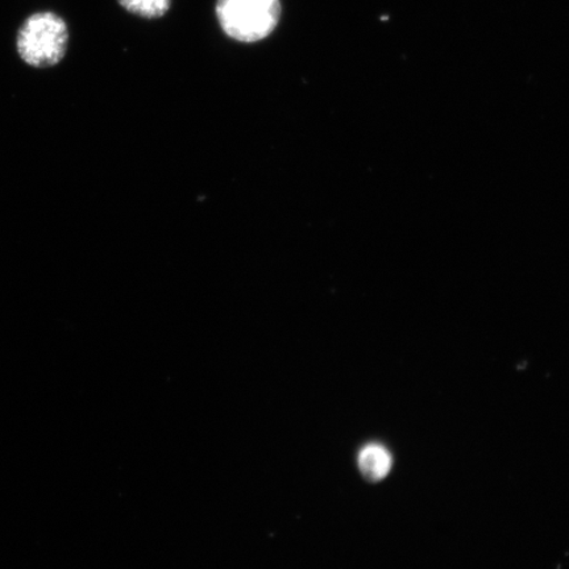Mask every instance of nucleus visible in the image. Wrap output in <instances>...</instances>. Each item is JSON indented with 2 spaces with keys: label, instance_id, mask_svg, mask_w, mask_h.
Returning <instances> with one entry per match:
<instances>
[{
  "label": "nucleus",
  "instance_id": "1",
  "mask_svg": "<svg viewBox=\"0 0 569 569\" xmlns=\"http://www.w3.org/2000/svg\"><path fill=\"white\" fill-rule=\"evenodd\" d=\"M67 21L51 11L36 12L21 24L17 38L20 59L33 68L57 66L67 53Z\"/></svg>",
  "mask_w": 569,
  "mask_h": 569
},
{
  "label": "nucleus",
  "instance_id": "2",
  "mask_svg": "<svg viewBox=\"0 0 569 569\" xmlns=\"http://www.w3.org/2000/svg\"><path fill=\"white\" fill-rule=\"evenodd\" d=\"M280 0H218L220 28L232 40L258 42L272 34L280 23Z\"/></svg>",
  "mask_w": 569,
  "mask_h": 569
},
{
  "label": "nucleus",
  "instance_id": "3",
  "mask_svg": "<svg viewBox=\"0 0 569 569\" xmlns=\"http://www.w3.org/2000/svg\"><path fill=\"white\" fill-rule=\"evenodd\" d=\"M393 459L387 447L379 443L367 445L359 453V469L368 481L377 482L386 479Z\"/></svg>",
  "mask_w": 569,
  "mask_h": 569
},
{
  "label": "nucleus",
  "instance_id": "4",
  "mask_svg": "<svg viewBox=\"0 0 569 569\" xmlns=\"http://www.w3.org/2000/svg\"><path fill=\"white\" fill-rule=\"evenodd\" d=\"M128 12L144 19H159L169 11L172 0H118Z\"/></svg>",
  "mask_w": 569,
  "mask_h": 569
}]
</instances>
